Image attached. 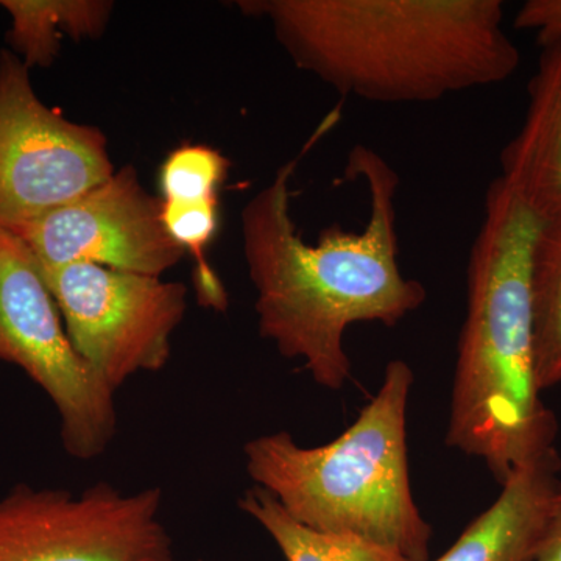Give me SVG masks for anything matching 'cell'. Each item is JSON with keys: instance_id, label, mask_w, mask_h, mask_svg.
<instances>
[{"instance_id": "cell-17", "label": "cell", "mask_w": 561, "mask_h": 561, "mask_svg": "<svg viewBox=\"0 0 561 561\" xmlns=\"http://www.w3.org/2000/svg\"><path fill=\"white\" fill-rule=\"evenodd\" d=\"M529 561H561V493Z\"/></svg>"}, {"instance_id": "cell-6", "label": "cell", "mask_w": 561, "mask_h": 561, "mask_svg": "<svg viewBox=\"0 0 561 561\" xmlns=\"http://www.w3.org/2000/svg\"><path fill=\"white\" fill-rule=\"evenodd\" d=\"M157 486L80 493L14 486L0 497V561H175Z\"/></svg>"}, {"instance_id": "cell-13", "label": "cell", "mask_w": 561, "mask_h": 561, "mask_svg": "<svg viewBox=\"0 0 561 561\" xmlns=\"http://www.w3.org/2000/svg\"><path fill=\"white\" fill-rule=\"evenodd\" d=\"M535 371L541 391L561 383V210L540 220L531 247Z\"/></svg>"}, {"instance_id": "cell-12", "label": "cell", "mask_w": 561, "mask_h": 561, "mask_svg": "<svg viewBox=\"0 0 561 561\" xmlns=\"http://www.w3.org/2000/svg\"><path fill=\"white\" fill-rule=\"evenodd\" d=\"M11 18L9 43L13 54L32 68H49L57 60L61 38H99L113 3L103 0H2Z\"/></svg>"}, {"instance_id": "cell-14", "label": "cell", "mask_w": 561, "mask_h": 561, "mask_svg": "<svg viewBox=\"0 0 561 561\" xmlns=\"http://www.w3.org/2000/svg\"><path fill=\"white\" fill-rule=\"evenodd\" d=\"M239 508L264 527L286 561H405L353 535L320 531L298 523L273 494L256 485L243 493Z\"/></svg>"}, {"instance_id": "cell-15", "label": "cell", "mask_w": 561, "mask_h": 561, "mask_svg": "<svg viewBox=\"0 0 561 561\" xmlns=\"http://www.w3.org/2000/svg\"><path fill=\"white\" fill-rule=\"evenodd\" d=\"M230 162L208 146H181L162 162L160 186L162 201H201L217 197L227 179Z\"/></svg>"}, {"instance_id": "cell-3", "label": "cell", "mask_w": 561, "mask_h": 561, "mask_svg": "<svg viewBox=\"0 0 561 561\" xmlns=\"http://www.w3.org/2000/svg\"><path fill=\"white\" fill-rule=\"evenodd\" d=\"M540 219L497 176L468 260L446 445L481 459L497 483L556 448V415L535 371L531 247Z\"/></svg>"}, {"instance_id": "cell-16", "label": "cell", "mask_w": 561, "mask_h": 561, "mask_svg": "<svg viewBox=\"0 0 561 561\" xmlns=\"http://www.w3.org/2000/svg\"><path fill=\"white\" fill-rule=\"evenodd\" d=\"M516 28L534 33L545 44L561 36V0H527L516 13Z\"/></svg>"}, {"instance_id": "cell-5", "label": "cell", "mask_w": 561, "mask_h": 561, "mask_svg": "<svg viewBox=\"0 0 561 561\" xmlns=\"http://www.w3.org/2000/svg\"><path fill=\"white\" fill-rule=\"evenodd\" d=\"M0 360L20 367L54 402L70 457L92 460L110 448L116 391L73 348L38 262L7 230H0Z\"/></svg>"}, {"instance_id": "cell-10", "label": "cell", "mask_w": 561, "mask_h": 561, "mask_svg": "<svg viewBox=\"0 0 561 561\" xmlns=\"http://www.w3.org/2000/svg\"><path fill=\"white\" fill-rule=\"evenodd\" d=\"M560 472L556 448L523 461L497 500L435 561H529L561 493Z\"/></svg>"}, {"instance_id": "cell-11", "label": "cell", "mask_w": 561, "mask_h": 561, "mask_svg": "<svg viewBox=\"0 0 561 561\" xmlns=\"http://www.w3.org/2000/svg\"><path fill=\"white\" fill-rule=\"evenodd\" d=\"M540 47L522 128L501 151L500 179L542 220L561 210V36Z\"/></svg>"}, {"instance_id": "cell-4", "label": "cell", "mask_w": 561, "mask_h": 561, "mask_svg": "<svg viewBox=\"0 0 561 561\" xmlns=\"http://www.w3.org/2000/svg\"><path fill=\"white\" fill-rule=\"evenodd\" d=\"M413 379L408 362H389L378 393L327 445L305 448L286 431L245 443L251 481L311 529L353 535L405 561H430L432 529L409 474Z\"/></svg>"}, {"instance_id": "cell-9", "label": "cell", "mask_w": 561, "mask_h": 561, "mask_svg": "<svg viewBox=\"0 0 561 561\" xmlns=\"http://www.w3.org/2000/svg\"><path fill=\"white\" fill-rule=\"evenodd\" d=\"M7 231L27 245L41 271L87 262L162 278L186 254L165 230L161 197L144 190L131 165L77 201Z\"/></svg>"}, {"instance_id": "cell-8", "label": "cell", "mask_w": 561, "mask_h": 561, "mask_svg": "<svg viewBox=\"0 0 561 561\" xmlns=\"http://www.w3.org/2000/svg\"><path fill=\"white\" fill-rule=\"evenodd\" d=\"M114 172L105 135L44 105L31 69L0 51V228L61 208Z\"/></svg>"}, {"instance_id": "cell-7", "label": "cell", "mask_w": 561, "mask_h": 561, "mask_svg": "<svg viewBox=\"0 0 561 561\" xmlns=\"http://www.w3.org/2000/svg\"><path fill=\"white\" fill-rule=\"evenodd\" d=\"M41 273L73 348L111 389L168 365L187 311L183 283L87 262Z\"/></svg>"}, {"instance_id": "cell-2", "label": "cell", "mask_w": 561, "mask_h": 561, "mask_svg": "<svg viewBox=\"0 0 561 561\" xmlns=\"http://www.w3.org/2000/svg\"><path fill=\"white\" fill-rule=\"evenodd\" d=\"M298 69L343 98L431 103L511 79L501 0H242Z\"/></svg>"}, {"instance_id": "cell-1", "label": "cell", "mask_w": 561, "mask_h": 561, "mask_svg": "<svg viewBox=\"0 0 561 561\" xmlns=\"http://www.w3.org/2000/svg\"><path fill=\"white\" fill-rule=\"evenodd\" d=\"M339 119L320 125L300 154L280 165L242 210L243 256L256 290L261 337L280 356L301 359L313 382L341 390L351 378L343 346L356 323L397 327L424 305L426 287L402 275L398 254L397 201L400 175L365 144L348 153L345 173L367 187V224L350 231L334 224L319 241L306 242L290 213V181L301 157Z\"/></svg>"}]
</instances>
